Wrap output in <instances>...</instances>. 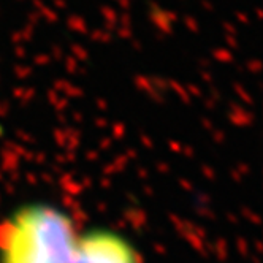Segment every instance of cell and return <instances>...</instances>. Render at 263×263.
I'll use <instances>...</instances> for the list:
<instances>
[{"instance_id":"obj_1","label":"cell","mask_w":263,"mask_h":263,"mask_svg":"<svg viewBox=\"0 0 263 263\" xmlns=\"http://www.w3.org/2000/svg\"><path fill=\"white\" fill-rule=\"evenodd\" d=\"M77 238L65 213L27 206L0 225V263H70Z\"/></svg>"},{"instance_id":"obj_2","label":"cell","mask_w":263,"mask_h":263,"mask_svg":"<svg viewBox=\"0 0 263 263\" xmlns=\"http://www.w3.org/2000/svg\"><path fill=\"white\" fill-rule=\"evenodd\" d=\"M70 263H141L135 248L121 235L90 232L78 235Z\"/></svg>"}]
</instances>
